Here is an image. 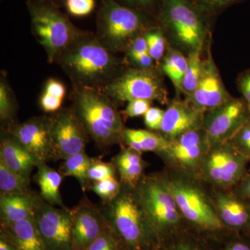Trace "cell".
Wrapping results in <instances>:
<instances>
[{
	"mask_svg": "<svg viewBox=\"0 0 250 250\" xmlns=\"http://www.w3.org/2000/svg\"><path fill=\"white\" fill-rule=\"evenodd\" d=\"M30 179L10 170L0 161V191L1 195L27 194L30 190Z\"/></svg>",
	"mask_w": 250,
	"mask_h": 250,
	"instance_id": "obj_29",
	"label": "cell"
},
{
	"mask_svg": "<svg viewBox=\"0 0 250 250\" xmlns=\"http://www.w3.org/2000/svg\"><path fill=\"white\" fill-rule=\"evenodd\" d=\"M188 67V59L179 51L169 49L163 59V72L173 83L177 93H182V85Z\"/></svg>",
	"mask_w": 250,
	"mask_h": 250,
	"instance_id": "obj_27",
	"label": "cell"
},
{
	"mask_svg": "<svg viewBox=\"0 0 250 250\" xmlns=\"http://www.w3.org/2000/svg\"><path fill=\"white\" fill-rule=\"evenodd\" d=\"M240 182L241 184L238 190L240 196L242 198L250 200V172L248 174H245Z\"/></svg>",
	"mask_w": 250,
	"mask_h": 250,
	"instance_id": "obj_43",
	"label": "cell"
},
{
	"mask_svg": "<svg viewBox=\"0 0 250 250\" xmlns=\"http://www.w3.org/2000/svg\"><path fill=\"white\" fill-rule=\"evenodd\" d=\"M203 126L190 130L170 141L161 155L176 165L190 170L200 167L202 160L210 149Z\"/></svg>",
	"mask_w": 250,
	"mask_h": 250,
	"instance_id": "obj_15",
	"label": "cell"
},
{
	"mask_svg": "<svg viewBox=\"0 0 250 250\" xmlns=\"http://www.w3.org/2000/svg\"><path fill=\"white\" fill-rule=\"evenodd\" d=\"M179 212L184 218L205 229L216 230L223 226L211 204L196 186L184 179L167 181Z\"/></svg>",
	"mask_w": 250,
	"mask_h": 250,
	"instance_id": "obj_10",
	"label": "cell"
},
{
	"mask_svg": "<svg viewBox=\"0 0 250 250\" xmlns=\"http://www.w3.org/2000/svg\"><path fill=\"white\" fill-rule=\"evenodd\" d=\"M0 161L10 170L30 180L33 169L39 164L21 143L9 134L1 137Z\"/></svg>",
	"mask_w": 250,
	"mask_h": 250,
	"instance_id": "obj_20",
	"label": "cell"
},
{
	"mask_svg": "<svg viewBox=\"0 0 250 250\" xmlns=\"http://www.w3.org/2000/svg\"><path fill=\"white\" fill-rule=\"evenodd\" d=\"M92 158L85 151L69 156L63 160L59 172L62 177H74L78 180L82 190L85 191L89 188L90 182L87 177Z\"/></svg>",
	"mask_w": 250,
	"mask_h": 250,
	"instance_id": "obj_26",
	"label": "cell"
},
{
	"mask_svg": "<svg viewBox=\"0 0 250 250\" xmlns=\"http://www.w3.org/2000/svg\"><path fill=\"white\" fill-rule=\"evenodd\" d=\"M85 250H117L116 242L109 233L104 231Z\"/></svg>",
	"mask_w": 250,
	"mask_h": 250,
	"instance_id": "obj_40",
	"label": "cell"
},
{
	"mask_svg": "<svg viewBox=\"0 0 250 250\" xmlns=\"http://www.w3.org/2000/svg\"><path fill=\"white\" fill-rule=\"evenodd\" d=\"M248 161L228 142L210 147L200 167L212 184L219 187H231L244 177Z\"/></svg>",
	"mask_w": 250,
	"mask_h": 250,
	"instance_id": "obj_9",
	"label": "cell"
},
{
	"mask_svg": "<svg viewBox=\"0 0 250 250\" xmlns=\"http://www.w3.org/2000/svg\"><path fill=\"white\" fill-rule=\"evenodd\" d=\"M39 195L27 194L0 195L1 223H12L34 218V210Z\"/></svg>",
	"mask_w": 250,
	"mask_h": 250,
	"instance_id": "obj_21",
	"label": "cell"
},
{
	"mask_svg": "<svg viewBox=\"0 0 250 250\" xmlns=\"http://www.w3.org/2000/svg\"><path fill=\"white\" fill-rule=\"evenodd\" d=\"M102 212L106 225L134 249L141 248L152 229L140 203L136 188L122 186L119 195L105 204Z\"/></svg>",
	"mask_w": 250,
	"mask_h": 250,
	"instance_id": "obj_5",
	"label": "cell"
},
{
	"mask_svg": "<svg viewBox=\"0 0 250 250\" xmlns=\"http://www.w3.org/2000/svg\"><path fill=\"white\" fill-rule=\"evenodd\" d=\"M3 236L18 250H47L34 218L12 223H1Z\"/></svg>",
	"mask_w": 250,
	"mask_h": 250,
	"instance_id": "obj_19",
	"label": "cell"
},
{
	"mask_svg": "<svg viewBox=\"0 0 250 250\" xmlns=\"http://www.w3.org/2000/svg\"><path fill=\"white\" fill-rule=\"evenodd\" d=\"M227 250H250V248L248 245L243 243H235L230 246Z\"/></svg>",
	"mask_w": 250,
	"mask_h": 250,
	"instance_id": "obj_46",
	"label": "cell"
},
{
	"mask_svg": "<svg viewBox=\"0 0 250 250\" xmlns=\"http://www.w3.org/2000/svg\"><path fill=\"white\" fill-rule=\"evenodd\" d=\"M34 219L47 250H73L71 210L50 205L39 195Z\"/></svg>",
	"mask_w": 250,
	"mask_h": 250,
	"instance_id": "obj_8",
	"label": "cell"
},
{
	"mask_svg": "<svg viewBox=\"0 0 250 250\" xmlns=\"http://www.w3.org/2000/svg\"><path fill=\"white\" fill-rule=\"evenodd\" d=\"M117 172L118 171L113 163H106L99 159H93L88 168L87 177L90 183H91L104 179L116 178Z\"/></svg>",
	"mask_w": 250,
	"mask_h": 250,
	"instance_id": "obj_34",
	"label": "cell"
},
{
	"mask_svg": "<svg viewBox=\"0 0 250 250\" xmlns=\"http://www.w3.org/2000/svg\"><path fill=\"white\" fill-rule=\"evenodd\" d=\"M204 116L187 100H174L164 112L161 135L170 141L188 131L202 127Z\"/></svg>",
	"mask_w": 250,
	"mask_h": 250,
	"instance_id": "obj_18",
	"label": "cell"
},
{
	"mask_svg": "<svg viewBox=\"0 0 250 250\" xmlns=\"http://www.w3.org/2000/svg\"><path fill=\"white\" fill-rule=\"evenodd\" d=\"M232 98L227 91L210 54L204 60L203 71L196 89L186 100L204 114Z\"/></svg>",
	"mask_w": 250,
	"mask_h": 250,
	"instance_id": "obj_16",
	"label": "cell"
},
{
	"mask_svg": "<svg viewBox=\"0 0 250 250\" xmlns=\"http://www.w3.org/2000/svg\"><path fill=\"white\" fill-rule=\"evenodd\" d=\"M0 250H18L17 248L11 242L6 240L4 236H1L0 240Z\"/></svg>",
	"mask_w": 250,
	"mask_h": 250,
	"instance_id": "obj_44",
	"label": "cell"
},
{
	"mask_svg": "<svg viewBox=\"0 0 250 250\" xmlns=\"http://www.w3.org/2000/svg\"><path fill=\"white\" fill-rule=\"evenodd\" d=\"M146 54H149L147 42L143 34L138 36L126 50V54L130 62H134L140 57Z\"/></svg>",
	"mask_w": 250,
	"mask_h": 250,
	"instance_id": "obj_38",
	"label": "cell"
},
{
	"mask_svg": "<svg viewBox=\"0 0 250 250\" xmlns=\"http://www.w3.org/2000/svg\"><path fill=\"white\" fill-rule=\"evenodd\" d=\"M57 62L71 80L74 88L101 89L121 72L114 52L87 31L67 47Z\"/></svg>",
	"mask_w": 250,
	"mask_h": 250,
	"instance_id": "obj_1",
	"label": "cell"
},
{
	"mask_svg": "<svg viewBox=\"0 0 250 250\" xmlns=\"http://www.w3.org/2000/svg\"><path fill=\"white\" fill-rule=\"evenodd\" d=\"M147 42L148 50L154 62L164 59L166 50V40L162 31L159 29H147L143 33Z\"/></svg>",
	"mask_w": 250,
	"mask_h": 250,
	"instance_id": "obj_32",
	"label": "cell"
},
{
	"mask_svg": "<svg viewBox=\"0 0 250 250\" xmlns=\"http://www.w3.org/2000/svg\"><path fill=\"white\" fill-rule=\"evenodd\" d=\"M37 172L34 176L36 183L40 189V197L44 201L56 206L65 208L61 196L60 187L62 185V175L46 163L40 162L38 164Z\"/></svg>",
	"mask_w": 250,
	"mask_h": 250,
	"instance_id": "obj_24",
	"label": "cell"
},
{
	"mask_svg": "<svg viewBox=\"0 0 250 250\" xmlns=\"http://www.w3.org/2000/svg\"><path fill=\"white\" fill-rule=\"evenodd\" d=\"M73 249L85 250L102 233L106 225L102 210L88 200H82L71 210Z\"/></svg>",
	"mask_w": 250,
	"mask_h": 250,
	"instance_id": "obj_17",
	"label": "cell"
},
{
	"mask_svg": "<svg viewBox=\"0 0 250 250\" xmlns=\"http://www.w3.org/2000/svg\"><path fill=\"white\" fill-rule=\"evenodd\" d=\"M51 117L38 116L6 129L31 155L40 162L54 160L50 136Z\"/></svg>",
	"mask_w": 250,
	"mask_h": 250,
	"instance_id": "obj_14",
	"label": "cell"
},
{
	"mask_svg": "<svg viewBox=\"0 0 250 250\" xmlns=\"http://www.w3.org/2000/svg\"><path fill=\"white\" fill-rule=\"evenodd\" d=\"M238 88L250 111V70L243 72L238 81Z\"/></svg>",
	"mask_w": 250,
	"mask_h": 250,
	"instance_id": "obj_41",
	"label": "cell"
},
{
	"mask_svg": "<svg viewBox=\"0 0 250 250\" xmlns=\"http://www.w3.org/2000/svg\"><path fill=\"white\" fill-rule=\"evenodd\" d=\"M15 111L16 100L14 94L10 88L7 80L1 76L0 81V118L1 123L7 125V128L15 124Z\"/></svg>",
	"mask_w": 250,
	"mask_h": 250,
	"instance_id": "obj_31",
	"label": "cell"
},
{
	"mask_svg": "<svg viewBox=\"0 0 250 250\" xmlns=\"http://www.w3.org/2000/svg\"><path fill=\"white\" fill-rule=\"evenodd\" d=\"M64 6L70 16L85 17L95 9V0H65Z\"/></svg>",
	"mask_w": 250,
	"mask_h": 250,
	"instance_id": "obj_36",
	"label": "cell"
},
{
	"mask_svg": "<svg viewBox=\"0 0 250 250\" xmlns=\"http://www.w3.org/2000/svg\"><path fill=\"white\" fill-rule=\"evenodd\" d=\"M71 109L85 132L100 149L123 143L125 127L116 104L97 88H74Z\"/></svg>",
	"mask_w": 250,
	"mask_h": 250,
	"instance_id": "obj_2",
	"label": "cell"
},
{
	"mask_svg": "<svg viewBox=\"0 0 250 250\" xmlns=\"http://www.w3.org/2000/svg\"><path fill=\"white\" fill-rule=\"evenodd\" d=\"M152 101L147 100H135L127 103L126 108L123 111V114L126 118H136L144 116L146 112L152 106Z\"/></svg>",
	"mask_w": 250,
	"mask_h": 250,
	"instance_id": "obj_37",
	"label": "cell"
},
{
	"mask_svg": "<svg viewBox=\"0 0 250 250\" xmlns=\"http://www.w3.org/2000/svg\"><path fill=\"white\" fill-rule=\"evenodd\" d=\"M122 186V183L118 182L116 178H111L91 182L89 188L102 199L104 205H105L111 202L119 195Z\"/></svg>",
	"mask_w": 250,
	"mask_h": 250,
	"instance_id": "obj_33",
	"label": "cell"
},
{
	"mask_svg": "<svg viewBox=\"0 0 250 250\" xmlns=\"http://www.w3.org/2000/svg\"><path fill=\"white\" fill-rule=\"evenodd\" d=\"M200 1L205 3L206 4L210 5V6H220L228 4L233 1V0H200Z\"/></svg>",
	"mask_w": 250,
	"mask_h": 250,
	"instance_id": "obj_45",
	"label": "cell"
},
{
	"mask_svg": "<svg viewBox=\"0 0 250 250\" xmlns=\"http://www.w3.org/2000/svg\"><path fill=\"white\" fill-rule=\"evenodd\" d=\"M116 1L131 9L134 8L147 9L154 4V0H116Z\"/></svg>",
	"mask_w": 250,
	"mask_h": 250,
	"instance_id": "obj_42",
	"label": "cell"
},
{
	"mask_svg": "<svg viewBox=\"0 0 250 250\" xmlns=\"http://www.w3.org/2000/svg\"><path fill=\"white\" fill-rule=\"evenodd\" d=\"M250 117V111L245 100L233 98L205 113L203 128L210 147L229 142Z\"/></svg>",
	"mask_w": 250,
	"mask_h": 250,
	"instance_id": "obj_11",
	"label": "cell"
},
{
	"mask_svg": "<svg viewBox=\"0 0 250 250\" xmlns=\"http://www.w3.org/2000/svg\"><path fill=\"white\" fill-rule=\"evenodd\" d=\"M123 143L128 147L142 154L152 152L161 154L168 146L170 141L161 134L147 130L125 129L123 134Z\"/></svg>",
	"mask_w": 250,
	"mask_h": 250,
	"instance_id": "obj_25",
	"label": "cell"
},
{
	"mask_svg": "<svg viewBox=\"0 0 250 250\" xmlns=\"http://www.w3.org/2000/svg\"><path fill=\"white\" fill-rule=\"evenodd\" d=\"M66 94L65 85L61 81L50 78L46 82L40 98V106L45 113H56L62 107Z\"/></svg>",
	"mask_w": 250,
	"mask_h": 250,
	"instance_id": "obj_28",
	"label": "cell"
},
{
	"mask_svg": "<svg viewBox=\"0 0 250 250\" xmlns=\"http://www.w3.org/2000/svg\"><path fill=\"white\" fill-rule=\"evenodd\" d=\"M146 31L144 18L137 10L116 0L100 1L95 35L112 52H126L133 41Z\"/></svg>",
	"mask_w": 250,
	"mask_h": 250,
	"instance_id": "obj_4",
	"label": "cell"
},
{
	"mask_svg": "<svg viewBox=\"0 0 250 250\" xmlns=\"http://www.w3.org/2000/svg\"><path fill=\"white\" fill-rule=\"evenodd\" d=\"M51 1H53L54 3H55L57 6H59V7L61 6H64V2H65V0H51Z\"/></svg>",
	"mask_w": 250,
	"mask_h": 250,
	"instance_id": "obj_47",
	"label": "cell"
},
{
	"mask_svg": "<svg viewBox=\"0 0 250 250\" xmlns=\"http://www.w3.org/2000/svg\"><path fill=\"white\" fill-rule=\"evenodd\" d=\"M229 143L242 155L250 160V117L233 135Z\"/></svg>",
	"mask_w": 250,
	"mask_h": 250,
	"instance_id": "obj_35",
	"label": "cell"
},
{
	"mask_svg": "<svg viewBox=\"0 0 250 250\" xmlns=\"http://www.w3.org/2000/svg\"><path fill=\"white\" fill-rule=\"evenodd\" d=\"M215 207L223 223L234 228H242L250 224V208L240 199L219 192L215 197Z\"/></svg>",
	"mask_w": 250,
	"mask_h": 250,
	"instance_id": "obj_22",
	"label": "cell"
},
{
	"mask_svg": "<svg viewBox=\"0 0 250 250\" xmlns=\"http://www.w3.org/2000/svg\"><path fill=\"white\" fill-rule=\"evenodd\" d=\"M164 110L160 108L151 107L144 115V123L150 130L160 131L164 116Z\"/></svg>",
	"mask_w": 250,
	"mask_h": 250,
	"instance_id": "obj_39",
	"label": "cell"
},
{
	"mask_svg": "<svg viewBox=\"0 0 250 250\" xmlns=\"http://www.w3.org/2000/svg\"><path fill=\"white\" fill-rule=\"evenodd\" d=\"M31 31L47 54L49 62H57L83 30L71 22L60 7L51 0H27Z\"/></svg>",
	"mask_w": 250,
	"mask_h": 250,
	"instance_id": "obj_3",
	"label": "cell"
},
{
	"mask_svg": "<svg viewBox=\"0 0 250 250\" xmlns=\"http://www.w3.org/2000/svg\"><path fill=\"white\" fill-rule=\"evenodd\" d=\"M101 90L116 104L135 100L167 103V93L162 80L153 68L131 67L120 72Z\"/></svg>",
	"mask_w": 250,
	"mask_h": 250,
	"instance_id": "obj_6",
	"label": "cell"
},
{
	"mask_svg": "<svg viewBox=\"0 0 250 250\" xmlns=\"http://www.w3.org/2000/svg\"><path fill=\"white\" fill-rule=\"evenodd\" d=\"M202 47L191 50L188 59L187 72L182 85V93L187 96L191 95L196 89L204 67V59H202Z\"/></svg>",
	"mask_w": 250,
	"mask_h": 250,
	"instance_id": "obj_30",
	"label": "cell"
},
{
	"mask_svg": "<svg viewBox=\"0 0 250 250\" xmlns=\"http://www.w3.org/2000/svg\"><path fill=\"white\" fill-rule=\"evenodd\" d=\"M141 154L131 148L125 147L113 159L123 185L136 188L142 179L146 165Z\"/></svg>",
	"mask_w": 250,
	"mask_h": 250,
	"instance_id": "obj_23",
	"label": "cell"
},
{
	"mask_svg": "<svg viewBox=\"0 0 250 250\" xmlns=\"http://www.w3.org/2000/svg\"><path fill=\"white\" fill-rule=\"evenodd\" d=\"M50 136L54 161L85 151L90 139L71 108H62L51 116Z\"/></svg>",
	"mask_w": 250,
	"mask_h": 250,
	"instance_id": "obj_12",
	"label": "cell"
},
{
	"mask_svg": "<svg viewBox=\"0 0 250 250\" xmlns=\"http://www.w3.org/2000/svg\"><path fill=\"white\" fill-rule=\"evenodd\" d=\"M164 18L179 43L190 51L204 45L205 24L187 1L167 0Z\"/></svg>",
	"mask_w": 250,
	"mask_h": 250,
	"instance_id": "obj_13",
	"label": "cell"
},
{
	"mask_svg": "<svg viewBox=\"0 0 250 250\" xmlns=\"http://www.w3.org/2000/svg\"><path fill=\"white\" fill-rule=\"evenodd\" d=\"M136 192L152 229H164L178 224L180 212L167 181L155 176L142 177Z\"/></svg>",
	"mask_w": 250,
	"mask_h": 250,
	"instance_id": "obj_7",
	"label": "cell"
},
{
	"mask_svg": "<svg viewBox=\"0 0 250 250\" xmlns=\"http://www.w3.org/2000/svg\"><path fill=\"white\" fill-rule=\"evenodd\" d=\"M178 250H192L190 249V248L188 246H182L179 248Z\"/></svg>",
	"mask_w": 250,
	"mask_h": 250,
	"instance_id": "obj_48",
	"label": "cell"
}]
</instances>
